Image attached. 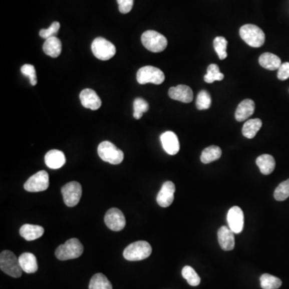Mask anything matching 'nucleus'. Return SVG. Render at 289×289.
I'll list each match as a JSON object with an SVG mask.
<instances>
[{
  "label": "nucleus",
  "instance_id": "1",
  "mask_svg": "<svg viewBox=\"0 0 289 289\" xmlns=\"http://www.w3.org/2000/svg\"><path fill=\"white\" fill-rule=\"evenodd\" d=\"M84 247L79 239L73 238L66 241L56 250V256L60 260L77 259L83 254Z\"/></svg>",
  "mask_w": 289,
  "mask_h": 289
},
{
  "label": "nucleus",
  "instance_id": "2",
  "mask_svg": "<svg viewBox=\"0 0 289 289\" xmlns=\"http://www.w3.org/2000/svg\"><path fill=\"white\" fill-rule=\"evenodd\" d=\"M239 35L243 41L249 46L259 48L265 42V34L262 29L254 25H246L241 27Z\"/></svg>",
  "mask_w": 289,
  "mask_h": 289
},
{
  "label": "nucleus",
  "instance_id": "3",
  "mask_svg": "<svg viewBox=\"0 0 289 289\" xmlns=\"http://www.w3.org/2000/svg\"><path fill=\"white\" fill-rule=\"evenodd\" d=\"M0 268L7 275L14 278H19L22 275V268L19 258L15 255L13 251H4L0 255Z\"/></svg>",
  "mask_w": 289,
  "mask_h": 289
},
{
  "label": "nucleus",
  "instance_id": "4",
  "mask_svg": "<svg viewBox=\"0 0 289 289\" xmlns=\"http://www.w3.org/2000/svg\"><path fill=\"white\" fill-rule=\"evenodd\" d=\"M152 247L146 241H137L130 243L125 250L123 255L129 261H140L147 259L151 255Z\"/></svg>",
  "mask_w": 289,
  "mask_h": 289
},
{
  "label": "nucleus",
  "instance_id": "5",
  "mask_svg": "<svg viewBox=\"0 0 289 289\" xmlns=\"http://www.w3.org/2000/svg\"><path fill=\"white\" fill-rule=\"evenodd\" d=\"M142 43L143 46L152 53H161L167 47L166 37L156 31H146L142 34Z\"/></svg>",
  "mask_w": 289,
  "mask_h": 289
},
{
  "label": "nucleus",
  "instance_id": "6",
  "mask_svg": "<svg viewBox=\"0 0 289 289\" xmlns=\"http://www.w3.org/2000/svg\"><path fill=\"white\" fill-rule=\"evenodd\" d=\"M98 155L104 162H109L113 165L122 163L124 159V153L116 147L112 142L105 141L101 142L97 149Z\"/></svg>",
  "mask_w": 289,
  "mask_h": 289
},
{
  "label": "nucleus",
  "instance_id": "7",
  "mask_svg": "<svg viewBox=\"0 0 289 289\" xmlns=\"http://www.w3.org/2000/svg\"><path fill=\"white\" fill-rule=\"evenodd\" d=\"M137 81L140 85L148 83L161 85L165 81V75L163 72L158 68L145 66L141 68L137 73Z\"/></svg>",
  "mask_w": 289,
  "mask_h": 289
},
{
  "label": "nucleus",
  "instance_id": "8",
  "mask_svg": "<svg viewBox=\"0 0 289 289\" xmlns=\"http://www.w3.org/2000/svg\"><path fill=\"white\" fill-rule=\"evenodd\" d=\"M92 52L97 59L109 61L115 56L116 48L105 38L97 37L92 44Z\"/></svg>",
  "mask_w": 289,
  "mask_h": 289
},
{
  "label": "nucleus",
  "instance_id": "9",
  "mask_svg": "<svg viewBox=\"0 0 289 289\" xmlns=\"http://www.w3.org/2000/svg\"><path fill=\"white\" fill-rule=\"evenodd\" d=\"M64 202L69 207L77 206L82 195V187L79 182H70L61 189Z\"/></svg>",
  "mask_w": 289,
  "mask_h": 289
},
{
  "label": "nucleus",
  "instance_id": "10",
  "mask_svg": "<svg viewBox=\"0 0 289 289\" xmlns=\"http://www.w3.org/2000/svg\"><path fill=\"white\" fill-rule=\"evenodd\" d=\"M49 186V174L45 170H41L33 174L25 183V189L29 192L45 191Z\"/></svg>",
  "mask_w": 289,
  "mask_h": 289
},
{
  "label": "nucleus",
  "instance_id": "11",
  "mask_svg": "<svg viewBox=\"0 0 289 289\" xmlns=\"http://www.w3.org/2000/svg\"><path fill=\"white\" fill-rule=\"evenodd\" d=\"M105 222L108 228L114 231H120L126 226V217L119 209H109L105 214Z\"/></svg>",
  "mask_w": 289,
  "mask_h": 289
},
{
  "label": "nucleus",
  "instance_id": "12",
  "mask_svg": "<svg viewBox=\"0 0 289 289\" xmlns=\"http://www.w3.org/2000/svg\"><path fill=\"white\" fill-rule=\"evenodd\" d=\"M227 222L229 228L235 234H239L243 230L244 225V215L243 210L239 206L231 207L227 213Z\"/></svg>",
  "mask_w": 289,
  "mask_h": 289
},
{
  "label": "nucleus",
  "instance_id": "13",
  "mask_svg": "<svg viewBox=\"0 0 289 289\" xmlns=\"http://www.w3.org/2000/svg\"><path fill=\"white\" fill-rule=\"evenodd\" d=\"M175 186L174 182L167 181L162 185L157 196V202L162 207H168L173 203L174 199Z\"/></svg>",
  "mask_w": 289,
  "mask_h": 289
},
{
  "label": "nucleus",
  "instance_id": "14",
  "mask_svg": "<svg viewBox=\"0 0 289 289\" xmlns=\"http://www.w3.org/2000/svg\"><path fill=\"white\" fill-rule=\"evenodd\" d=\"M169 97L183 103H190L194 98L192 89L187 85H179L169 89Z\"/></svg>",
  "mask_w": 289,
  "mask_h": 289
},
{
  "label": "nucleus",
  "instance_id": "15",
  "mask_svg": "<svg viewBox=\"0 0 289 289\" xmlns=\"http://www.w3.org/2000/svg\"><path fill=\"white\" fill-rule=\"evenodd\" d=\"M161 142L164 150L170 155H175L180 150L178 138L174 132L166 131L161 135Z\"/></svg>",
  "mask_w": 289,
  "mask_h": 289
},
{
  "label": "nucleus",
  "instance_id": "16",
  "mask_svg": "<svg viewBox=\"0 0 289 289\" xmlns=\"http://www.w3.org/2000/svg\"><path fill=\"white\" fill-rule=\"evenodd\" d=\"M80 100L84 107L92 110H97L101 106V100L94 90L85 89L80 94Z\"/></svg>",
  "mask_w": 289,
  "mask_h": 289
},
{
  "label": "nucleus",
  "instance_id": "17",
  "mask_svg": "<svg viewBox=\"0 0 289 289\" xmlns=\"http://www.w3.org/2000/svg\"><path fill=\"white\" fill-rule=\"evenodd\" d=\"M235 233L227 226H222L218 230V243L224 251H231L235 247Z\"/></svg>",
  "mask_w": 289,
  "mask_h": 289
},
{
  "label": "nucleus",
  "instance_id": "18",
  "mask_svg": "<svg viewBox=\"0 0 289 289\" xmlns=\"http://www.w3.org/2000/svg\"><path fill=\"white\" fill-rule=\"evenodd\" d=\"M255 102L251 99H246L239 103L235 111L237 122H244L248 119L255 112Z\"/></svg>",
  "mask_w": 289,
  "mask_h": 289
},
{
  "label": "nucleus",
  "instance_id": "19",
  "mask_svg": "<svg viewBox=\"0 0 289 289\" xmlns=\"http://www.w3.org/2000/svg\"><path fill=\"white\" fill-rule=\"evenodd\" d=\"M45 163L50 169H60L66 162L65 154L58 150H52L45 155Z\"/></svg>",
  "mask_w": 289,
  "mask_h": 289
},
{
  "label": "nucleus",
  "instance_id": "20",
  "mask_svg": "<svg viewBox=\"0 0 289 289\" xmlns=\"http://www.w3.org/2000/svg\"><path fill=\"white\" fill-rule=\"evenodd\" d=\"M45 233V229L39 225L25 224L21 226L20 234L24 239L33 241L41 238Z\"/></svg>",
  "mask_w": 289,
  "mask_h": 289
},
{
  "label": "nucleus",
  "instance_id": "21",
  "mask_svg": "<svg viewBox=\"0 0 289 289\" xmlns=\"http://www.w3.org/2000/svg\"><path fill=\"white\" fill-rule=\"evenodd\" d=\"M19 261L23 271L26 273H35L38 270L37 257L33 255V253H23L22 255L19 257Z\"/></svg>",
  "mask_w": 289,
  "mask_h": 289
},
{
  "label": "nucleus",
  "instance_id": "22",
  "mask_svg": "<svg viewBox=\"0 0 289 289\" xmlns=\"http://www.w3.org/2000/svg\"><path fill=\"white\" fill-rule=\"evenodd\" d=\"M43 50L45 54L53 58H57L61 55L62 44L57 37H53L47 39L43 45Z\"/></svg>",
  "mask_w": 289,
  "mask_h": 289
},
{
  "label": "nucleus",
  "instance_id": "23",
  "mask_svg": "<svg viewBox=\"0 0 289 289\" xmlns=\"http://www.w3.org/2000/svg\"><path fill=\"white\" fill-rule=\"evenodd\" d=\"M259 63L262 67L270 71L278 70L282 65L280 58L277 57L276 55L270 53H265L261 55L259 57Z\"/></svg>",
  "mask_w": 289,
  "mask_h": 289
},
{
  "label": "nucleus",
  "instance_id": "24",
  "mask_svg": "<svg viewBox=\"0 0 289 289\" xmlns=\"http://www.w3.org/2000/svg\"><path fill=\"white\" fill-rule=\"evenodd\" d=\"M256 165L262 174L268 175L275 170V161L270 154H262L257 158Z\"/></svg>",
  "mask_w": 289,
  "mask_h": 289
},
{
  "label": "nucleus",
  "instance_id": "25",
  "mask_svg": "<svg viewBox=\"0 0 289 289\" xmlns=\"http://www.w3.org/2000/svg\"><path fill=\"white\" fill-rule=\"evenodd\" d=\"M262 127V121L259 118L250 119L245 122L242 129V133L245 138L251 139L255 138L257 133Z\"/></svg>",
  "mask_w": 289,
  "mask_h": 289
},
{
  "label": "nucleus",
  "instance_id": "26",
  "mask_svg": "<svg viewBox=\"0 0 289 289\" xmlns=\"http://www.w3.org/2000/svg\"><path fill=\"white\" fill-rule=\"evenodd\" d=\"M221 155H222V150L220 148L216 146H209L202 152L201 162L204 164L210 163L220 158Z\"/></svg>",
  "mask_w": 289,
  "mask_h": 289
},
{
  "label": "nucleus",
  "instance_id": "27",
  "mask_svg": "<svg viewBox=\"0 0 289 289\" xmlns=\"http://www.w3.org/2000/svg\"><path fill=\"white\" fill-rule=\"evenodd\" d=\"M89 289H113L110 281L101 273H97L91 278L89 282Z\"/></svg>",
  "mask_w": 289,
  "mask_h": 289
},
{
  "label": "nucleus",
  "instance_id": "28",
  "mask_svg": "<svg viewBox=\"0 0 289 289\" xmlns=\"http://www.w3.org/2000/svg\"><path fill=\"white\" fill-rule=\"evenodd\" d=\"M260 285L263 289H278L282 285V281L279 278L266 273L260 276Z\"/></svg>",
  "mask_w": 289,
  "mask_h": 289
},
{
  "label": "nucleus",
  "instance_id": "29",
  "mask_svg": "<svg viewBox=\"0 0 289 289\" xmlns=\"http://www.w3.org/2000/svg\"><path fill=\"white\" fill-rule=\"evenodd\" d=\"M224 78V75L220 73L218 65H210L207 68V73L204 76V81L206 83L211 84L214 81H222Z\"/></svg>",
  "mask_w": 289,
  "mask_h": 289
},
{
  "label": "nucleus",
  "instance_id": "30",
  "mask_svg": "<svg viewBox=\"0 0 289 289\" xmlns=\"http://www.w3.org/2000/svg\"><path fill=\"white\" fill-rule=\"evenodd\" d=\"M182 275L190 286H198L201 282L200 277L190 266H185L182 269Z\"/></svg>",
  "mask_w": 289,
  "mask_h": 289
},
{
  "label": "nucleus",
  "instance_id": "31",
  "mask_svg": "<svg viewBox=\"0 0 289 289\" xmlns=\"http://www.w3.org/2000/svg\"><path fill=\"white\" fill-rule=\"evenodd\" d=\"M213 45H214V50L218 54L219 60L222 61V60L226 59V57H227V53H226L227 41L226 39L222 37H216L214 40Z\"/></svg>",
  "mask_w": 289,
  "mask_h": 289
},
{
  "label": "nucleus",
  "instance_id": "32",
  "mask_svg": "<svg viewBox=\"0 0 289 289\" xmlns=\"http://www.w3.org/2000/svg\"><path fill=\"white\" fill-rule=\"evenodd\" d=\"M149 108L150 106L147 101L141 97L136 98L134 101V118L137 120L141 119L143 113H146L149 110Z\"/></svg>",
  "mask_w": 289,
  "mask_h": 289
},
{
  "label": "nucleus",
  "instance_id": "33",
  "mask_svg": "<svg viewBox=\"0 0 289 289\" xmlns=\"http://www.w3.org/2000/svg\"><path fill=\"white\" fill-rule=\"evenodd\" d=\"M211 105V97L208 92L202 90L199 92L196 99V107L199 110L210 109Z\"/></svg>",
  "mask_w": 289,
  "mask_h": 289
},
{
  "label": "nucleus",
  "instance_id": "34",
  "mask_svg": "<svg viewBox=\"0 0 289 289\" xmlns=\"http://www.w3.org/2000/svg\"><path fill=\"white\" fill-rule=\"evenodd\" d=\"M274 197L275 200L284 201L289 197V179L281 182L279 186H277L274 192Z\"/></svg>",
  "mask_w": 289,
  "mask_h": 289
},
{
  "label": "nucleus",
  "instance_id": "35",
  "mask_svg": "<svg viewBox=\"0 0 289 289\" xmlns=\"http://www.w3.org/2000/svg\"><path fill=\"white\" fill-rule=\"evenodd\" d=\"M21 73L24 75L29 77V79H30L31 85H33V86L37 85V72H36V69H35L33 65H23L22 68H21Z\"/></svg>",
  "mask_w": 289,
  "mask_h": 289
},
{
  "label": "nucleus",
  "instance_id": "36",
  "mask_svg": "<svg viewBox=\"0 0 289 289\" xmlns=\"http://www.w3.org/2000/svg\"><path fill=\"white\" fill-rule=\"evenodd\" d=\"M60 28H61V25L59 22H53L49 29H41L40 31V37L45 40L55 37L58 33Z\"/></svg>",
  "mask_w": 289,
  "mask_h": 289
},
{
  "label": "nucleus",
  "instance_id": "37",
  "mask_svg": "<svg viewBox=\"0 0 289 289\" xmlns=\"http://www.w3.org/2000/svg\"><path fill=\"white\" fill-rule=\"evenodd\" d=\"M120 13L127 14L130 13L134 6V0H117Z\"/></svg>",
  "mask_w": 289,
  "mask_h": 289
},
{
  "label": "nucleus",
  "instance_id": "38",
  "mask_svg": "<svg viewBox=\"0 0 289 289\" xmlns=\"http://www.w3.org/2000/svg\"><path fill=\"white\" fill-rule=\"evenodd\" d=\"M277 77L280 81H285L289 78V62H285L278 69Z\"/></svg>",
  "mask_w": 289,
  "mask_h": 289
}]
</instances>
